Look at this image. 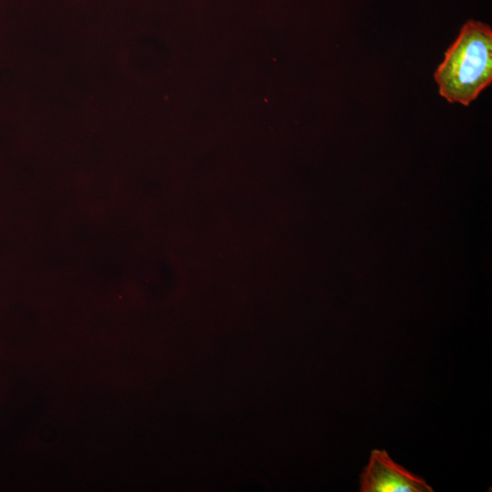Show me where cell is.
I'll list each match as a JSON object with an SVG mask.
<instances>
[{
    "label": "cell",
    "mask_w": 492,
    "mask_h": 492,
    "mask_svg": "<svg viewBox=\"0 0 492 492\" xmlns=\"http://www.w3.org/2000/svg\"><path fill=\"white\" fill-rule=\"evenodd\" d=\"M434 77L439 94L448 102L469 106L492 82L490 26L477 21L466 23Z\"/></svg>",
    "instance_id": "cell-1"
},
{
    "label": "cell",
    "mask_w": 492,
    "mask_h": 492,
    "mask_svg": "<svg viewBox=\"0 0 492 492\" xmlns=\"http://www.w3.org/2000/svg\"><path fill=\"white\" fill-rule=\"evenodd\" d=\"M362 492H432L426 481L395 463L384 450L374 449L360 477Z\"/></svg>",
    "instance_id": "cell-2"
}]
</instances>
